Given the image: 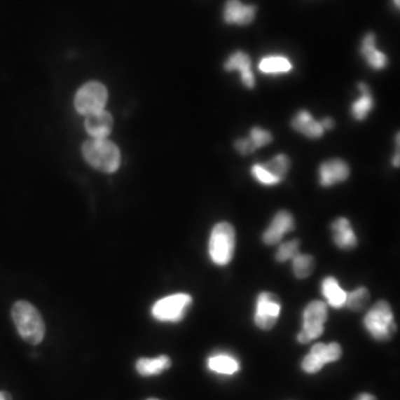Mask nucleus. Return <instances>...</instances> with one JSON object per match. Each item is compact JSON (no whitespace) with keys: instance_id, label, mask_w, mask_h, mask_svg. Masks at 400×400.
<instances>
[{"instance_id":"11","label":"nucleus","mask_w":400,"mask_h":400,"mask_svg":"<svg viewBox=\"0 0 400 400\" xmlns=\"http://www.w3.org/2000/svg\"><path fill=\"white\" fill-rule=\"evenodd\" d=\"M295 219L291 212L280 210L273 218L268 228L263 231V242L267 246H274L282 242V237L295 229Z\"/></svg>"},{"instance_id":"21","label":"nucleus","mask_w":400,"mask_h":400,"mask_svg":"<svg viewBox=\"0 0 400 400\" xmlns=\"http://www.w3.org/2000/svg\"><path fill=\"white\" fill-rule=\"evenodd\" d=\"M291 127L296 132L305 135L306 137L316 138L322 137L325 130L322 128V124L312 118V116L307 111H301L296 113L291 121Z\"/></svg>"},{"instance_id":"32","label":"nucleus","mask_w":400,"mask_h":400,"mask_svg":"<svg viewBox=\"0 0 400 400\" xmlns=\"http://www.w3.org/2000/svg\"><path fill=\"white\" fill-rule=\"evenodd\" d=\"M394 3H395L396 7H399V0H394Z\"/></svg>"},{"instance_id":"19","label":"nucleus","mask_w":400,"mask_h":400,"mask_svg":"<svg viewBox=\"0 0 400 400\" xmlns=\"http://www.w3.org/2000/svg\"><path fill=\"white\" fill-rule=\"evenodd\" d=\"M273 142V136L268 130L255 127L251 129L250 136L247 139H238L235 143L238 153L242 155H249L257 151L258 148L265 147Z\"/></svg>"},{"instance_id":"9","label":"nucleus","mask_w":400,"mask_h":400,"mask_svg":"<svg viewBox=\"0 0 400 400\" xmlns=\"http://www.w3.org/2000/svg\"><path fill=\"white\" fill-rule=\"evenodd\" d=\"M108 92L102 83L92 81L81 87L76 95L75 107L81 115H92L104 111Z\"/></svg>"},{"instance_id":"10","label":"nucleus","mask_w":400,"mask_h":400,"mask_svg":"<svg viewBox=\"0 0 400 400\" xmlns=\"http://www.w3.org/2000/svg\"><path fill=\"white\" fill-rule=\"evenodd\" d=\"M290 159L284 153L277 155L266 164H256L251 167V175L254 179L261 185H280L289 172Z\"/></svg>"},{"instance_id":"29","label":"nucleus","mask_w":400,"mask_h":400,"mask_svg":"<svg viewBox=\"0 0 400 400\" xmlns=\"http://www.w3.org/2000/svg\"><path fill=\"white\" fill-rule=\"evenodd\" d=\"M354 400H378L376 396H373V394H368V392H361L357 397L354 398Z\"/></svg>"},{"instance_id":"20","label":"nucleus","mask_w":400,"mask_h":400,"mask_svg":"<svg viewBox=\"0 0 400 400\" xmlns=\"http://www.w3.org/2000/svg\"><path fill=\"white\" fill-rule=\"evenodd\" d=\"M322 294L326 299V304L333 308L341 309L346 306L347 293L335 277L327 276L322 280Z\"/></svg>"},{"instance_id":"1","label":"nucleus","mask_w":400,"mask_h":400,"mask_svg":"<svg viewBox=\"0 0 400 400\" xmlns=\"http://www.w3.org/2000/svg\"><path fill=\"white\" fill-rule=\"evenodd\" d=\"M365 331L373 340L379 343L389 341L397 331L395 315L387 301H377L364 317Z\"/></svg>"},{"instance_id":"16","label":"nucleus","mask_w":400,"mask_h":400,"mask_svg":"<svg viewBox=\"0 0 400 400\" xmlns=\"http://www.w3.org/2000/svg\"><path fill=\"white\" fill-rule=\"evenodd\" d=\"M225 69L227 71H240L242 83L247 88L255 87V75L251 70V60L244 51H236L226 60Z\"/></svg>"},{"instance_id":"30","label":"nucleus","mask_w":400,"mask_h":400,"mask_svg":"<svg viewBox=\"0 0 400 400\" xmlns=\"http://www.w3.org/2000/svg\"><path fill=\"white\" fill-rule=\"evenodd\" d=\"M0 400H11V396L8 392H0Z\"/></svg>"},{"instance_id":"27","label":"nucleus","mask_w":400,"mask_h":400,"mask_svg":"<svg viewBox=\"0 0 400 400\" xmlns=\"http://www.w3.org/2000/svg\"><path fill=\"white\" fill-rule=\"evenodd\" d=\"M299 246L301 242L298 240H289L280 244L275 254V259L278 263H286V261L293 259L297 254H299Z\"/></svg>"},{"instance_id":"6","label":"nucleus","mask_w":400,"mask_h":400,"mask_svg":"<svg viewBox=\"0 0 400 400\" xmlns=\"http://www.w3.org/2000/svg\"><path fill=\"white\" fill-rule=\"evenodd\" d=\"M193 304V297L188 294L178 293L159 299L151 308V315L161 322H178L183 320Z\"/></svg>"},{"instance_id":"28","label":"nucleus","mask_w":400,"mask_h":400,"mask_svg":"<svg viewBox=\"0 0 400 400\" xmlns=\"http://www.w3.org/2000/svg\"><path fill=\"white\" fill-rule=\"evenodd\" d=\"M320 124H322L324 130H329V129H333V126H335V121H333V119L329 118V117H327V118L322 119Z\"/></svg>"},{"instance_id":"23","label":"nucleus","mask_w":400,"mask_h":400,"mask_svg":"<svg viewBox=\"0 0 400 400\" xmlns=\"http://www.w3.org/2000/svg\"><path fill=\"white\" fill-rule=\"evenodd\" d=\"M360 97L352 106V115L356 120H364L371 113L373 107V98L369 88L365 83L358 85Z\"/></svg>"},{"instance_id":"25","label":"nucleus","mask_w":400,"mask_h":400,"mask_svg":"<svg viewBox=\"0 0 400 400\" xmlns=\"http://www.w3.org/2000/svg\"><path fill=\"white\" fill-rule=\"evenodd\" d=\"M293 261V273L297 280H306L314 273L316 261L312 255L297 254Z\"/></svg>"},{"instance_id":"17","label":"nucleus","mask_w":400,"mask_h":400,"mask_svg":"<svg viewBox=\"0 0 400 400\" xmlns=\"http://www.w3.org/2000/svg\"><path fill=\"white\" fill-rule=\"evenodd\" d=\"M376 43V35L373 32H368L364 37L360 53L363 55L368 66H371L373 69L382 70L386 68L387 64H388V58L382 51L377 49Z\"/></svg>"},{"instance_id":"8","label":"nucleus","mask_w":400,"mask_h":400,"mask_svg":"<svg viewBox=\"0 0 400 400\" xmlns=\"http://www.w3.org/2000/svg\"><path fill=\"white\" fill-rule=\"evenodd\" d=\"M343 356V348L338 343H318L312 347L301 361V369L308 375L319 373L327 364L336 363Z\"/></svg>"},{"instance_id":"13","label":"nucleus","mask_w":400,"mask_h":400,"mask_svg":"<svg viewBox=\"0 0 400 400\" xmlns=\"http://www.w3.org/2000/svg\"><path fill=\"white\" fill-rule=\"evenodd\" d=\"M256 7L244 5L240 0H228L223 8V20L229 25L247 26L255 19Z\"/></svg>"},{"instance_id":"4","label":"nucleus","mask_w":400,"mask_h":400,"mask_svg":"<svg viewBox=\"0 0 400 400\" xmlns=\"http://www.w3.org/2000/svg\"><path fill=\"white\" fill-rule=\"evenodd\" d=\"M83 155L90 166L100 172H115L120 166V151L109 140L92 138L83 146Z\"/></svg>"},{"instance_id":"14","label":"nucleus","mask_w":400,"mask_h":400,"mask_svg":"<svg viewBox=\"0 0 400 400\" xmlns=\"http://www.w3.org/2000/svg\"><path fill=\"white\" fill-rule=\"evenodd\" d=\"M333 244L340 250H352L358 246V238L352 223L345 217H339L331 223Z\"/></svg>"},{"instance_id":"22","label":"nucleus","mask_w":400,"mask_h":400,"mask_svg":"<svg viewBox=\"0 0 400 400\" xmlns=\"http://www.w3.org/2000/svg\"><path fill=\"white\" fill-rule=\"evenodd\" d=\"M172 367V359L166 354L156 358H140L136 364V369L144 377L157 376Z\"/></svg>"},{"instance_id":"12","label":"nucleus","mask_w":400,"mask_h":400,"mask_svg":"<svg viewBox=\"0 0 400 400\" xmlns=\"http://www.w3.org/2000/svg\"><path fill=\"white\" fill-rule=\"evenodd\" d=\"M319 184L322 187H331L344 183L350 175V168L343 159H329L319 167Z\"/></svg>"},{"instance_id":"2","label":"nucleus","mask_w":400,"mask_h":400,"mask_svg":"<svg viewBox=\"0 0 400 400\" xmlns=\"http://www.w3.org/2000/svg\"><path fill=\"white\" fill-rule=\"evenodd\" d=\"M236 250V230L228 221L216 223L210 233L208 255L216 266H228Z\"/></svg>"},{"instance_id":"26","label":"nucleus","mask_w":400,"mask_h":400,"mask_svg":"<svg viewBox=\"0 0 400 400\" xmlns=\"http://www.w3.org/2000/svg\"><path fill=\"white\" fill-rule=\"evenodd\" d=\"M371 301V293L367 288H356L350 293H347L346 306L354 312H363Z\"/></svg>"},{"instance_id":"18","label":"nucleus","mask_w":400,"mask_h":400,"mask_svg":"<svg viewBox=\"0 0 400 400\" xmlns=\"http://www.w3.org/2000/svg\"><path fill=\"white\" fill-rule=\"evenodd\" d=\"M113 120L111 113L105 111V109L98 113L87 116L85 121V127L89 135L97 139H104L111 134L113 129Z\"/></svg>"},{"instance_id":"7","label":"nucleus","mask_w":400,"mask_h":400,"mask_svg":"<svg viewBox=\"0 0 400 400\" xmlns=\"http://www.w3.org/2000/svg\"><path fill=\"white\" fill-rule=\"evenodd\" d=\"M282 314V301L275 293L261 291L256 299L254 324L258 329L269 331L276 327Z\"/></svg>"},{"instance_id":"24","label":"nucleus","mask_w":400,"mask_h":400,"mask_svg":"<svg viewBox=\"0 0 400 400\" xmlns=\"http://www.w3.org/2000/svg\"><path fill=\"white\" fill-rule=\"evenodd\" d=\"M261 73L266 75H282L288 74L293 69V64L284 56L265 57L258 64Z\"/></svg>"},{"instance_id":"5","label":"nucleus","mask_w":400,"mask_h":400,"mask_svg":"<svg viewBox=\"0 0 400 400\" xmlns=\"http://www.w3.org/2000/svg\"><path fill=\"white\" fill-rule=\"evenodd\" d=\"M328 319V307L326 303L312 301L305 307L303 312V325L297 335L299 344H309L319 338L325 333V324Z\"/></svg>"},{"instance_id":"33","label":"nucleus","mask_w":400,"mask_h":400,"mask_svg":"<svg viewBox=\"0 0 400 400\" xmlns=\"http://www.w3.org/2000/svg\"><path fill=\"white\" fill-rule=\"evenodd\" d=\"M147 400H159V399H156V398H149V399Z\"/></svg>"},{"instance_id":"3","label":"nucleus","mask_w":400,"mask_h":400,"mask_svg":"<svg viewBox=\"0 0 400 400\" xmlns=\"http://www.w3.org/2000/svg\"><path fill=\"white\" fill-rule=\"evenodd\" d=\"M11 316L24 340L32 345L41 344L45 336V322L35 307L28 301H17L11 310Z\"/></svg>"},{"instance_id":"15","label":"nucleus","mask_w":400,"mask_h":400,"mask_svg":"<svg viewBox=\"0 0 400 400\" xmlns=\"http://www.w3.org/2000/svg\"><path fill=\"white\" fill-rule=\"evenodd\" d=\"M207 367L212 373L221 376H233L240 373L242 368L238 358L227 352H216L209 356L207 359Z\"/></svg>"},{"instance_id":"31","label":"nucleus","mask_w":400,"mask_h":400,"mask_svg":"<svg viewBox=\"0 0 400 400\" xmlns=\"http://www.w3.org/2000/svg\"><path fill=\"white\" fill-rule=\"evenodd\" d=\"M392 164H394L395 167H399V151H398L397 155L392 159Z\"/></svg>"}]
</instances>
